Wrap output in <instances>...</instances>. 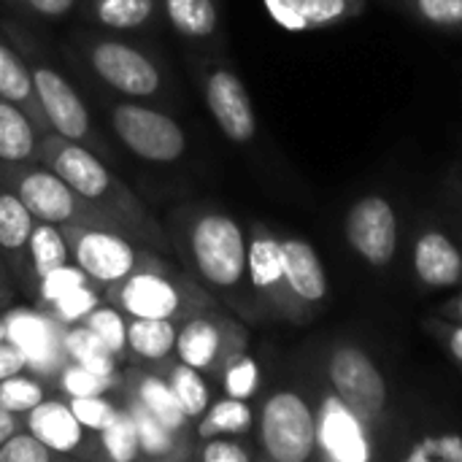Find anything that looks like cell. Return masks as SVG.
<instances>
[{
  "label": "cell",
  "mask_w": 462,
  "mask_h": 462,
  "mask_svg": "<svg viewBox=\"0 0 462 462\" xmlns=\"http://www.w3.org/2000/svg\"><path fill=\"white\" fill-rule=\"evenodd\" d=\"M165 230L195 282L236 306L249 282L244 227L219 208L181 206L168 214Z\"/></svg>",
  "instance_id": "6da1fadb"
},
{
  "label": "cell",
  "mask_w": 462,
  "mask_h": 462,
  "mask_svg": "<svg viewBox=\"0 0 462 462\" xmlns=\"http://www.w3.org/2000/svg\"><path fill=\"white\" fill-rule=\"evenodd\" d=\"M41 162L49 165L57 176H62L81 198L108 208L111 214L122 217L138 236L141 244H146L154 252L171 254L173 244L165 230V225L146 208V203L103 162L100 154L92 149L62 138L57 133L43 135L41 141Z\"/></svg>",
  "instance_id": "7a4b0ae2"
},
{
  "label": "cell",
  "mask_w": 462,
  "mask_h": 462,
  "mask_svg": "<svg viewBox=\"0 0 462 462\" xmlns=\"http://www.w3.org/2000/svg\"><path fill=\"white\" fill-rule=\"evenodd\" d=\"M103 300L127 317H152L181 322L192 314L219 309L217 298L195 282V276L160 254L154 263L133 271L122 282L103 290Z\"/></svg>",
  "instance_id": "3957f363"
},
{
  "label": "cell",
  "mask_w": 462,
  "mask_h": 462,
  "mask_svg": "<svg viewBox=\"0 0 462 462\" xmlns=\"http://www.w3.org/2000/svg\"><path fill=\"white\" fill-rule=\"evenodd\" d=\"M0 181L30 208L41 222L108 227L138 241L135 230L108 208L81 198L62 176L43 162H0Z\"/></svg>",
  "instance_id": "277c9868"
},
{
  "label": "cell",
  "mask_w": 462,
  "mask_h": 462,
  "mask_svg": "<svg viewBox=\"0 0 462 462\" xmlns=\"http://www.w3.org/2000/svg\"><path fill=\"white\" fill-rule=\"evenodd\" d=\"M16 49L27 60V68H30V76H32V87H35L38 103H41V108L46 114V122H49L51 133L81 143V146L92 149L100 157L108 154V143L95 130L89 108L84 106V100L73 89V84L32 43L19 38Z\"/></svg>",
  "instance_id": "5b68a950"
},
{
  "label": "cell",
  "mask_w": 462,
  "mask_h": 462,
  "mask_svg": "<svg viewBox=\"0 0 462 462\" xmlns=\"http://www.w3.org/2000/svg\"><path fill=\"white\" fill-rule=\"evenodd\" d=\"M60 227L70 246V263L100 290L122 282L125 276L154 263L162 254L119 230L81 227V225H60Z\"/></svg>",
  "instance_id": "8992f818"
},
{
  "label": "cell",
  "mask_w": 462,
  "mask_h": 462,
  "mask_svg": "<svg viewBox=\"0 0 462 462\" xmlns=\"http://www.w3.org/2000/svg\"><path fill=\"white\" fill-rule=\"evenodd\" d=\"M81 57L95 79L127 100H154L165 92L162 65L135 43L97 35L81 41Z\"/></svg>",
  "instance_id": "52a82bcc"
},
{
  "label": "cell",
  "mask_w": 462,
  "mask_h": 462,
  "mask_svg": "<svg viewBox=\"0 0 462 462\" xmlns=\"http://www.w3.org/2000/svg\"><path fill=\"white\" fill-rule=\"evenodd\" d=\"M246 346L249 330L219 309H208L179 322L176 357L198 368L203 376L222 379L227 365L241 357Z\"/></svg>",
  "instance_id": "ba28073f"
},
{
  "label": "cell",
  "mask_w": 462,
  "mask_h": 462,
  "mask_svg": "<svg viewBox=\"0 0 462 462\" xmlns=\"http://www.w3.org/2000/svg\"><path fill=\"white\" fill-rule=\"evenodd\" d=\"M108 122L116 138L141 160L154 165H171L179 162L187 152V133L181 125L135 100H122L108 108Z\"/></svg>",
  "instance_id": "9c48e42d"
},
{
  "label": "cell",
  "mask_w": 462,
  "mask_h": 462,
  "mask_svg": "<svg viewBox=\"0 0 462 462\" xmlns=\"http://www.w3.org/2000/svg\"><path fill=\"white\" fill-rule=\"evenodd\" d=\"M260 447L273 462H306L317 449V417L303 395L273 393L260 411Z\"/></svg>",
  "instance_id": "30bf717a"
},
{
  "label": "cell",
  "mask_w": 462,
  "mask_h": 462,
  "mask_svg": "<svg viewBox=\"0 0 462 462\" xmlns=\"http://www.w3.org/2000/svg\"><path fill=\"white\" fill-rule=\"evenodd\" d=\"M328 376L336 395L368 425L376 422L387 406V384L376 363L357 346H338L330 355Z\"/></svg>",
  "instance_id": "8fae6325"
},
{
  "label": "cell",
  "mask_w": 462,
  "mask_h": 462,
  "mask_svg": "<svg viewBox=\"0 0 462 462\" xmlns=\"http://www.w3.org/2000/svg\"><path fill=\"white\" fill-rule=\"evenodd\" d=\"M24 428L35 433L62 460H106L97 433L79 422V417L68 406V398L60 393H51L32 411H27Z\"/></svg>",
  "instance_id": "7c38bea8"
},
{
  "label": "cell",
  "mask_w": 462,
  "mask_h": 462,
  "mask_svg": "<svg viewBox=\"0 0 462 462\" xmlns=\"http://www.w3.org/2000/svg\"><path fill=\"white\" fill-rule=\"evenodd\" d=\"M246 273L254 295L276 309L279 314L292 317L300 306L290 295L287 279H284V254H282V238H276L268 227L254 225L246 238Z\"/></svg>",
  "instance_id": "4fadbf2b"
},
{
  "label": "cell",
  "mask_w": 462,
  "mask_h": 462,
  "mask_svg": "<svg viewBox=\"0 0 462 462\" xmlns=\"http://www.w3.org/2000/svg\"><path fill=\"white\" fill-rule=\"evenodd\" d=\"M206 106L219 130L233 143H249L257 133V116L244 81L230 68H214L203 81Z\"/></svg>",
  "instance_id": "5bb4252c"
},
{
  "label": "cell",
  "mask_w": 462,
  "mask_h": 462,
  "mask_svg": "<svg viewBox=\"0 0 462 462\" xmlns=\"http://www.w3.org/2000/svg\"><path fill=\"white\" fill-rule=\"evenodd\" d=\"M346 238L352 249L371 265H387L398 246V217L390 200L363 198L346 217Z\"/></svg>",
  "instance_id": "9a60e30c"
},
{
  "label": "cell",
  "mask_w": 462,
  "mask_h": 462,
  "mask_svg": "<svg viewBox=\"0 0 462 462\" xmlns=\"http://www.w3.org/2000/svg\"><path fill=\"white\" fill-rule=\"evenodd\" d=\"M35 217L30 208L0 181V260L8 268L16 290L32 298V279H30V233H32Z\"/></svg>",
  "instance_id": "2e32d148"
},
{
  "label": "cell",
  "mask_w": 462,
  "mask_h": 462,
  "mask_svg": "<svg viewBox=\"0 0 462 462\" xmlns=\"http://www.w3.org/2000/svg\"><path fill=\"white\" fill-rule=\"evenodd\" d=\"M363 425L365 422L341 398H328L317 420V444L322 447L325 457L338 462L368 460L371 447Z\"/></svg>",
  "instance_id": "e0dca14e"
},
{
  "label": "cell",
  "mask_w": 462,
  "mask_h": 462,
  "mask_svg": "<svg viewBox=\"0 0 462 462\" xmlns=\"http://www.w3.org/2000/svg\"><path fill=\"white\" fill-rule=\"evenodd\" d=\"M122 390L130 393L146 411H152L173 433H179V436H184L189 441H198L195 439V422L184 414V409L176 401L171 384L165 382V376L157 368L130 363V368H125Z\"/></svg>",
  "instance_id": "ac0fdd59"
},
{
  "label": "cell",
  "mask_w": 462,
  "mask_h": 462,
  "mask_svg": "<svg viewBox=\"0 0 462 462\" xmlns=\"http://www.w3.org/2000/svg\"><path fill=\"white\" fill-rule=\"evenodd\" d=\"M116 398L127 406V411L133 414L135 430H138V455L141 460L149 462H179L192 460L195 452V441L173 433L168 425H162L152 411H146L130 393H125L122 387L116 390Z\"/></svg>",
  "instance_id": "d6986e66"
},
{
  "label": "cell",
  "mask_w": 462,
  "mask_h": 462,
  "mask_svg": "<svg viewBox=\"0 0 462 462\" xmlns=\"http://www.w3.org/2000/svg\"><path fill=\"white\" fill-rule=\"evenodd\" d=\"M282 254L284 279L295 303H319L328 295V276L314 246L303 238H282Z\"/></svg>",
  "instance_id": "ffe728a7"
},
{
  "label": "cell",
  "mask_w": 462,
  "mask_h": 462,
  "mask_svg": "<svg viewBox=\"0 0 462 462\" xmlns=\"http://www.w3.org/2000/svg\"><path fill=\"white\" fill-rule=\"evenodd\" d=\"M0 95L5 100L16 103L19 108H24L27 116L38 125V130L43 135L51 133V127L46 122V114H43V108L38 103L27 60L22 57L16 43H11L3 32H0Z\"/></svg>",
  "instance_id": "44dd1931"
},
{
  "label": "cell",
  "mask_w": 462,
  "mask_h": 462,
  "mask_svg": "<svg viewBox=\"0 0 462 462\" xmlns=\"http://www.w3.org/2000/svg\"><path fill=\"white\" fill-rule=\"evenodd\" d=\"M414 271L428 287H452L462 276V254L455 241L439 230H428L414 246Z\"/></svg>",
  "instance_id": "7402d4cb"
},
{
  "label": "cell",
  "mask_w": 462,
  "mask_h": 462,
  "mask_svg": "<svg viewBox=\"0 0 462 462\" xmlns=\"http://www.w3.org/2000/svg\"><path fill=\"white\" fill-rule=\"evenodd\" d=\"M179 322L152 319V317H127V352L130 363L157 368L160 363L176 355Z\"/></svg>",
  "instance_id": "603a6c76"
},
{
  "label": "cell",
  "mask_w": 462,
  "mask_h": 462,
  "mask_svg": "<svg viewBox=\"0 0 462 462\" xmlns=\"http://www.w3.org/2000/svg\"><path fill=\"white\" fill-rule=\"evenodd\" d=\"M41 141L27 111L0 95V162H41Z\"/></svg>",
  "instance_id": "cb8c5ba5"
},
{
  "label": "cell",
  "mask_w": 462,
  "mask_h": 462,
  "mask_svg": "<svg viewBox=\"0 0 462 462\" xmlns=\"http://www.w3.org/2000/svg\"><path fill=\"white\" fill-rule=\"evenodd\" d=\"M263 3L273 16V22L292 32L333 24L349 14V0H263Z\"/></svg>",
  "instance_id": "d4e9b609"
},
{
  "label": "cell",
  "mask_w": 462,
  "mask_h": 462,
  "mask_svg": "<svg viewBox=\"0 0 462 462\" xmlns=\"http://www.w3.org/2000/svg\"><path fill=\"white\" fill-rule=\"evenodd\" d=\"M27 260H30V279H32V298H35L38 284L49 273H54L57 268L70 263V246H68V238H65L62 227L35 219L32 233H30Z\"/></svg>",
  "instance_id": "484cf974"
},
{
  "label": "cell",
  "mask_w": 462,
  "mask_h": 462,
  "mask_svg": "<svg viewBox=\"0 0 462 462\" xmlns=\"http://www.w3.org/2000/svg\"><path fill=\"white\" fill-rule=\"evenodd\" d=\"M160 11V0H89L84 14L103 30L133 32L146 27Z\"/></svg>",
  "instance_id": "4316f807"
},
{
  "label": "cell",
  "mask_w": 462,
  "mask_h": 462,
  "mask_svg": "<svg viewBox=\"0 0 462 462\" xmlns=\"http://www.w3.org/2000/svg\"><path fill=\"white\" fill-rule=\"evenodd\" d=\"M157 371H160V374L165 376V382L171 384V390H173L176 401L181 403L184 414H187L192 422H198V420L206 414V409L211 406V390H208L206 376H203L198 368H192V365H187L184 360H179L176 355H173L171 360L160 363Z\"/></svg>",
  "instance_id": "83f0119b"
},
{
  "label": "cell",
  "mask_w": 462,
  "mask_h": 462,
  "mask_svg": "<svg viewBox=\"0 0 462 462\" xmlns=\"http://www.w3.org/2000/svg\"><path fill=\"white\" fill-rule=\"evenodd\" d=\"M171 27L187 41H206L219 27L217 0H160Z\"/></svg>",
  "instance_id": "f1b7e54d"
},
{
  "label": "cell",
  "mask_w": 462,
  "mask_h": 462,
  "mask_svg": "<svg viewBox=\"0 0 462 462\" xmlns=\"http://www.w3.org/2000/svg\"><path fill=\"white\" fill-rule=\"evenodd\" d=\"M125 382V371L116 374H97L89 371L73 360H65L57 374L51 376V387L54 393L65 395V398H87V395H114Z\"/></svg>",
  "instance_id": "f546056e"
},
{
  "label": "cell",
  "mask_w": 462,
  "mask_h": 462,
  "mask_svg": "<svg viewBox=\"0 0 462 462\" xmlns=\"http://www.w3.org/2000/svg\"><path fill=\"white\" fill-rule=\"evenodd\" d=\"M254 425V414L246 401L241 398H222L211 401L206 414L195 422V439H214V436H244Z\"/></svg>",
  "instance_id": "4dcf8cb0"
},
{
  "label": "cell",
  "mask_w": 462,
  "mask_h": 462,
  "mask_svg": "<svg viewBox=\"0 0 462 462\" xmlns=\"http://www.w3.org/2000/svg\"><path fill=\"white\" fill-rule=\"evenodd\" d=\"M62 352L65 360H73L89 371L97 374H116L119 371V360L114 357V352L81 322L65 325V336H62Z\"/></svg>",
  "instance_id": "1f68e13d"
},
{
  "label": "cell",
  "mask_w": 462,
  "mask_h": 462,
  "mask_svg": "<svg viewBox=\"0 0 462 462\" xmlns=\"http://www.w3.org/2000/svg\"><path fill=\"white\" fill-rule=\"evenodd\" d=\"M81 325H87L114 352V357L122 365H130V352H127V314H122L108 300H100L97 306H92L81 317Z\"/></svg>",
  "instance_id": "d6a6232c"
},
{
  "label": "cell",
  "mask_w": 462,
  "mask_h": 462,
  "mask_svg": "<svg viewBox=\"0 0 462 462\" xmlns=\"http://www.w3.org/2000/svg\"><path fill=\"white\" fill-rule=\"evenodd\" d=\"M51 393H54L51 379L32 376V374H27V368L0 382V403H3L8 411L19 414V417H24L27 411H32V409H35L41 401H46Z\"/></svg>",
  "instance_id": "836d02e7"
},
{
  "label": "cell",
  "mask_w": 462,
  "mask_h": 462,
  "mask_svg": "<svg viewBox=\"0 0 462 462\" xmlns=\"http://www.w3.org/2000/svg\"><path fill=\"white\" fill-rule=\"evenodd\" d=\"M103 457L111 462H138V430L133 422V414L127 411V406L119 401V411L114 417V422L97 433Z\"/></svg>",
  "instance_id": "e575fe53"
},
{
  "label": "cell",
  "mask_w": 462,
  "mask_h": 462,
  "mask_svg": "<svg viewBox=\"0 0 462 462\" xmlns=\"http://www.w3.org/2000/svg\"><path fill=\"white\" fill-rule=\"evenodd\" d=\"M62 457L51 452L35 433L19 428L0 444V462H60Z\"/></svg>",
  "instance_id": "d590c367"
},
{
  "label": "cell",
  "mask_w": 462,
  "mask_h": 462,
  "mask_svg": "<svg viewBox=\"0 0 462 462\" xmlns=\"http://www.w3.org/2000/svg\"><path fill=\"white\" fill-rule=\"evenodd\" d=\"M68 406L73 409V414L79 417V422L84 428H89L92 433L106 430L116 411H119V398L114 395H87V398H68Z\"/></svg>",
  "instance_id": "8d00e7d4"
},
{
  "label": "cell",
  "mask_w": 462,
  "mask_h": 462,
  "mask_svg": "<svg viewBox=\"0 0 462 462\" xmlns=\"http://www.w3.org/2000/svg\"><path fill=\"white\" fill-rule=\"evenodd\" d=\"M252 449L236 436H214V439H200L195 441L192 460L200 462H252Z\"/></svg>",
  "instance_id": "74e56055"
},
{
  "label": "cell",
  "mask_w": 462,
  "mask_h": 462,
  "mask_svg": "<svg viewBox=\"0 0 462 462\" xmlns=\"http://www.w3.org/2000/svg\"><path fill=\"white\" fill-rule=\"evenodd\" d=\"M257 382H260V371H257V363L249 357V352H244L241 357H236L227 371L222 374V384H225V393L230 398H252L254 390H257Z\"/></svg>",
  "instance_id": "f35d334b"
},
{
  "label": "cell",
  "mask_w": 462,
  "mask_h": 462,
  "mask_svg": "<svg viewBox=\"0 0 462 462\" xmlns=\"http://www.w3.org/2000/svg\"><path fill=\"white\" fill-rule=\"evenodd\" d=\"M430 460L462 462L460 436H436V439H425V441H420V444L409 452V462Z\"/></svg>",
  "instance_id": "ab89813d"
},
{
  "label": "cell",
  "mask_w": 462,
  "mask_h": 462,
  "mask_svg": "<svg viewBox=\"0 0 462 462\" xmlns=\"http://www.w3.org/2000/svg\"><path fill=\"white\" fill-rule=\"evenodd\" d=\"M420 14L444 27H457L462 24V0H417Z\"/></svg>",
  "instance_id": "60d3db41"
},
{
  "label": "cell",
  "mask_w": 462,
  "mask_h": 462,
  "mask_svg": "<svg viewBox=\"0 0 462 462\" xmlns=\"http://www.w3.org/2000/svg\"><path fill=\"white\" fill-rule=\"evenodd\" d=\"M5 3L38 19H62L76 8L79 0H5Z\"/></svg>",
  "instance_id": "b9f144b4"
},
{
  "label": "cell",
  "mask_w": 462,
  "mask_h": 462,
  "mask_svg": "<svg viewBox=\"0 0 462 462\" xmlns=\"http://www.w3.org/2000/svg\"><path fill=\"white\" fill-rule=\"evenodd\" d=\"M24 368H27L24 352L16 344L0 338V382L8 379V376H14V374H19V371H24Z\"/></svg>",
  "instance_id": "7bdbcfd3"
},
{
  "label": "cell",
  "mask_w": 462,
  "mask_h": 462,
  "mask_svg": "<svg viewBox=\"0 0 462 462\" xmlns=\"http://www.w3.org/2000/svg\"><path fill=\"white\" fill-rule=\"evenodd\" d=\"M19 428H24V417L8 411V409L0 403V444H3L11 433H16Z\"/></svg>",
  "instance_id": "ee69618b"
},
{
  "label": "cell",
  "mask_w": 462,
  "mask_h": 462,
  "mask_svg": "<svg viewBox=\"0 0 462 462\" xmlns=\"http://www.w3.org/2000/svg\"><path fill=\"white\" fill-rule=\"evenodd\" d=\"M14 292H16V284H14V279H11L8 268H5V265H3V260H0V309H5V306L11 303Z\"/></svg>",
  "instance_id": "f6af8a7d"
},
{
  "label": "cell",
  "mask_w": 462,
  "mask_h": 462,
  "mask_svg": "<svg viewBox=\"0 0 462 462\" xmlns=\"http://www.w3.org/2000/svg\"><path fill=\"white\" fill-rule=\"evenodd\" d=\"M449 349H452V355L462 363V328H455V330H452V336H449Z\"/></svg>",
  "instance_id": "bcb514c9"
},
{
  "label": "cell",
  "mask_w": 462,
  "mask_h": 462,
  "mask_svg": "<svg viewBox=\"0 0 462 462\" xmlns=\"http://www.w3.org/2000/svg\"><path fill=\"white\" fill-rule=\"evenodd\" d=\"M5 328H8V322H5V314L0 309V338H5Z\"/></svg>",
  "instance_id": "7dc6e473"
},
{
  "label": "cell",
  "mask_w": 462,
  "mask_h": 462,
  "mask_svg": "<svg viewBox=\"0 0 462 462\" xmlns=\"http://www.w3.org/2000/svg\"><path fill=\"white\" fill-rule=\"evenodd\" d=\"M460 317H462V300H460Z\"/></svg>",
  "instance_id": "c3c4849f"
}]
</instances>
